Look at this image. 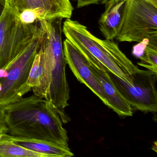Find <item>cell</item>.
Masks as SVG:
<instances>
[{
  "label": "cell",
  "instance_id": "cell-10",
  "mask_svg": "<svg viewBox=\"0 0 157 157\" xmlns=\"http://www.w3.org/2000/svg\"><path fill=\"white\" fill-rule=\"evenodd\" d=\"M83 55L88 60L91 70L102 88L106 96L107 106L118 115L132 116L133 109L115 86L109 75V71L91 57Z\"/></svg>",
  "mask_w": 157,
  "mask_h": 157
},
{
  "label": "cell",
  "instance_id": "cell-12",
  "mask_svg": "<svg viewBox=\"0 0 157 157\" xmlns=\"http://www.w3.org/2000/svg\"><path fill=\"white\" fill-rule=\"evenodd\" d=\"M3 138L30 150L47 155L48 157H71L74 156L69 147L42 140L14 136L7 134Z\"/></svg>",
  "mask_w": 157,
  "mask_h": 157
},
{
  "label": "cell",
  "instance_id": "cell-5",
  "mask_svg": "<svg viewBox=\"0 0 157 157\" xmlns=\"http://www.w3.org/2000/svg\"><path fill=\"white\" fill-rule=\"evenodd\" d=\"M41 31L38 21L32 24H24L18 14L6 6L0 18V69L24 51Z\"/></svg>",
  "mask_w": 157,
  "mask_h": 157
},
{
  "label": "cell",
  "instance_id": "cell-20",
  "mask_svg": "<svg viewBox=\"0 0 157 157\" xmlns=\"http://www.w3.org/2000/svg\"><path fill=\"white\" fill-rule=\"evenodd\" d=\"M150 1H151V2H154V3L157 4V0H150Z\"/></svg>",
  "mask_w": 157,
  "mask_h": 157
},
{
  "label": "cell",
  "instance_id": "cell-8",
  "mask_svg": "<svg viewBox=\"0 0 157 157\" xmlns=\"http://www.w3.org/2000/svg\"><path fill=\"white\" fill-rule=\"evenodd\" d=\"M6 6L18 15L25 10H34L38 20L71 19L74 10L70 0H6Z\"/></svg>",
  "mask_w": 157,
  "mask_h": 157
},
{
  "label": "cell",
  "instance_id": "cell-17",
  "mask_svg": "<svg viewBox=\"0 0 157 157\" xmlns=\"http://www.w3.org/2000/svg\"><path fill=\"white\" fill-rule=\"evenodd\" d=\"M108 0H77V8H81L92 4H105Z\"/></svg>",
  "mask_w": 157,
  "mask_h": 157
},
{
  "label": "cell",
  "instance_id": "cell-9",
  "mask_svg": "<svg viewBox=\"0 0 157 157\" xmlns=\"http://www.w3.org/2000/svg\"><path fill=\"white\" fill-rule=\"evenodd\" d=\"M64 56L67 64L81 83L89 88L107 105L106 96L98 80L91 70L89 62L81 51L66 39L63 43Z\"/></svg>",
  "mask_w": 157,
  "mask_h": 157
},
{
  "label": "cell",
  "instance_id": "cell-1",
  "mask_svg": "<svg viewBox=\"0 0 157 157\" xmlns=\"http://www.w3.org/2000/svg\"><path fill=\"white\" fill-rule=\"evenodd\" d=\"M0 117L10 135L51 141L69 147L67 132L58 109L48 101L32 95L0 107Z\"/></svg>",
  "mask_w": 157,
  "mask_h": 157
},
{
  "label": "cell",
  "instance_id": "cell-6",
  "mask_svg": "<svg viewBox=\"0 0 157 157\" xmlns=\"http://www.w3.org/2000/svg\"><path fill=\"white\" fill-rule=\"evenodd\" d=\"M120 42L157 43V4L150 0H128Z\"/></svg>",
  "mask_w": 157,
  "mask_h": 157
},
{
  "label": "cell",
  "instance_id": "cell-2",
  "mask_svg": "<svg viewBox=\"0 0 157 157\" xmlns=\"http://www.w3.org/2000/svg\"><path fill=\"white\" fill-rule=\"evenodd\" d=\"M62 18L38 20L43 30L40 51L47 74L49 89L45 99L59 111L67 122L64 109L69 105L70 89L66 75L67 66L62 41Z\"/></svg>",
  "mask_w": 157,
  "mask_h": 157
},
{
  "label": "cell",
  "instance_id": "cell-4",
  "mask_svg": "<svg viewBox=\"0 0 157 157\" xmlns=\"http://www.w3.org/2000/svg\"><path fill=\"white\" fill-rule=\"evenodd\" d=\"M30 45L5 67L0 69V107L16 101L32 90L29 72L40 50L43 30Z\"/></svg>",
  "mask_w": 157,
  "mask_h": 157
},
{
  "label": "cell",
  "instance_id": "cell-15",
  "mask_svg": "<svg viewBox=\"0 0 157 157\" xmlns=\"http://www.w3.org/2000/svg\"><path fill=\"white\" fill-rule=\"evenodd\" d=\"M138 65L157 73V43L147 42Z\"/></svg>",
  "mask_w": 157,
  "mask_h": 157
},
{
  "label": "cell",
  "instance_id": "cell-19",
  "mask_svg": "<svg viewBox=\"0 0 157 157\" xmlns=\"http://www.w3.org/2000/svg\"><path fill=\"white\" fill-rule=\"evenodd\" d=\"M6 7V0H0V18L2 15Z\"/></svg>",
  "mask_w": 157,
  "mask_h": 157
},
{
  "label": "cell",
  "instance_id": "cell-18",
  "mask_svg": "<svg viewBox=\"0 0 157 157\" xmlns=\"http://www.w3.org/2000/svg\"><path fill=\"white\" fill-rule=\"evenodd\" d=\"M9 133V129L4 121L0 117V141Z\"/></svg>",
  "mask_w": 157,
  "mask_h": 157
},
{
  "label": "cell",
  "instance_id": "cell-13",
  "mask_svg": "<svg viewBox=\"0 0 157 157\" xmlns=\"http://www.w3.org/2000/svg\"><path fill=\"white\" fill-rule=\"evenodd\" d=\"M27 84L32 88L34 95L41 99L45 98L48 92L49 84L43 56L40 50L31 67Z\"/></svg>",
  "mask_w": 157,
  "mask_h": 157
},
{
  "label": "cell",
  "instance_id": "cell-7",
  "mask_svg": "<svg viewBox=\"0 0 157 157\" xmlns=\"http://www.w3.org/2000/svg\"><path fill=\"white\" fill-rule=\"evenodd\" d=\"M109 74L115 86L132 109L157 112V73L138 69L132 74V85L109 71Z\"/></svg>",
  "mask_w": 157,
  "mask_h": 157
},
{
  "label": "cell",
  "instance_id": "cell-3",
  "mask_svg": "<svg viewBox=\"0 0 157 157\" xmlns=\"http://www.w3.org/2000/svg\"><path fill=\"white\" fill-rule=\"evenodd\" d=\"M62 32L66 39L83 54L91 57L109 72L132 85V74L139 68L120 50L113 40L100 39L85 25L71 19L64 21Z\"/></svg>",
  "mask_w": 157,
  "mask_h": 157
},
{
  "label": "cell",
  "instance_id": "cell-14",
  "mask_svg": "<svg viewBox=\"0 0 157 157\" xmlns=\"http://www.w3.org/2000/svg\"><path fill=\"white\" fill-rule=\"evenodd\" d=\"M0 157H48L3 138L0 141Z\"/></svg>",
  "mask_w": 157,
  "mask_h": 157
},
{
  "label": "cell",
  "instance_id": "cell-11",
  "mask_svg": "<svg viewBox=\"0 0 157 157\" xmlns=\"http://www.w3.org/2000/svg\"><path fill=\"white\" fill-rule=\"evenodd\" d=\"M128 0H108L98 24L105 39L116 38L123 27Z\"/></svg>",
  "mask_w": 157,
  "mask_h": 157
},
{
  "label": "cell",
  "instance_id": "cell-16",
  "mask_svg": "<svg viewBox=\"0 0 157 157\" xmlns=\"http://www.w3.org/2000/svg\"><path fill=\"white\" fill-rule=\"evenodd\" d=\"M19 16L21 21L25 24H32L38 21L37 13L33 10H25Z\"/></svg>",
  "mask_w": 157,
  "mask_h": 157
}]
</instances>
